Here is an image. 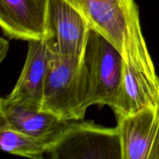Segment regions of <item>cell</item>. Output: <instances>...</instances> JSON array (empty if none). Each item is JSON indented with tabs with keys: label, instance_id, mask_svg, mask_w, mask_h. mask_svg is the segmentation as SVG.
<instances>
[{
	"label": "cell",
	"instance_id": "cell-1",
	"mask_svg": "<svg viewBox=\"0 0 159 159\" xmlns=\"http://www.w3.org/2000/svg\"><path fill=\"white\" fill-rule=\"evenodd\" d=\"M91 29L110 40L140 80L159 95V78L146 44L134 0H66Z\"/></svg>",
	"mask_w": 159,
	"mask_h": 159
},
{
	"label": "cell",
	"instance_id": "cell-2",
	"mask_svg": "<svg viewBox=\"0 0 159 159\" xmlns=\"http://www.w3.org/2000/svg\"><path fill=\"white\" fill-rule=\"evenodd\" d=\"M89 107V78L83 57L51 52L40 110L64 120L75 121L84 119Z\"/></svg>",
	"mask_w": 159,
	"mask_h": 159
},
{
	"label": "cell",
	"instance_id": "cell-3",
	"mask_svg": "<svg viewBox=\"0 0 159 159\" xmlns=\"http://www.w3.org/2000/svg\"><path fill=\"white\" fill-rule=\"evenodd\" d=\"M83 58L88 73L90 106L110 107L122 81L125 65L122 54L105 37L91 29Z\"/></svg>",
	"mask_w": 159,
	"mask_h": 159
},
{
	"label": "cell",
	"instance_id": "cell-4",
	"mask_svg": "<svg viewBox=\"0 0 159 159\" xmlns=\"http://www.w3.org/2000/svg\"><path fill=\"white\" fill-rule=\"evenodd\" d=\"M48 154L54 159H123L117 127L71 122Z\"/></svg>",
	"mask_w": 159,
	"mask_h": 159
},
{
	"label": "cell",
	"instance_id": "cell-5",
	"mask_svg": "<svg viewBox=\"0 0 159 159\" xmlns=\"http://www.w3.org/2000/svg\"><path fill=\"white\" fill-rule=\"evenodd\" d=\"M90 30L83 16L71 3L50 0L45 41L51 52L84 57Z\"/></svg>",
	"mask_w": 159,
	"mask_h": 159
},
{
	"label": "cell",
	"instance_id": "cell-6",
	"mask_svg": "<svg viewBox=\"0 0 159 159\" xmlns=\"http://www.w3.org/2000/svg\"><path fill=\"white\" fill-rule=\"evenodd\" d=\"M50 0H0V26L11 39L45 40Z\"/></svg>",
	"mask_w": 159,
	"mask_h": 159
},
{
	"label": "cell",
	"instance_id": "cell-7",
	"mask_svg": "<svg viewBox=\"0 0 159 159\" xmlns=\"http://www.w3.org/2000/svg\"><path fill=\"white\" fill-rule=\"evenodd\" d=\"M123 159H159V105L117 120Z\"/></svg>",
	"mask_w": 159,
	"mask_h": 159
},
{
	"label": "cell",
	"instance_id": "cell-8",
	"mask_svg": "<svg viewBox=\"0 0 159 159\" xmlns=\"http://www.w3.org/2000/svg\"><path fill=\"white\" fill-rule=\"evenodd\" d=\"M52 113L11 103L4 97L0 100V130L20 132L53 144L68 126Z\"/></svg>",
	"mask_w": 159,
	"mask_h": 159
},
{
	"label": "cell",
	"instance_id": "cell-9",
	"mask_svg": "<svg viewBox=\"0 0 159 159\" xmlns=\"http://www.w3.org/2000/svg\"><path fill=\"white\" fill-rule=\"evenodd\" d=\"M50 54L45 40L28 42L27 55L21 74L12 92L4 97L6 101L40 110Z\"/></svg>",
	"mask_w": 159,
	"mask_h": 159
},
{
	"label": "cell",
	"instance_id": "cell-10",
	"mask_svg": "<svg viewBox=\"0 0 159 159\" xmlns=\"http://www.w3.org/2000/svg\"><path fill=\"white\" fill-rule=\"evenodd\" d=\"M158 105L159 95L140 80L131 67L125 62L119 90L110 107L116 119L127 117Z\"/></svg>",
	"mask_w": 159,
	"mask_h": 159
},
{
	"label": "cell",
	"instance_id": "cell-11",
	"mask_svg": "<svg viewBox=\"0 0 159 159\" xmlns=\"http://www.w3.org/2000/svg\"><path fill=\"white\" fill-rule=\"evenodd\" d=\"M0 148L11 155L42 159L51 144L43 140L12 130H0Z\"/></svg>",
	"mask_w": 159,
	"mask_h": 159
},
{
	"label": "cell",
	"instance_id": "cell-12",
	"mask_svg": "<svg viewBox=\"0 0 159 159\" xmlns=\"http://www.w3.org/2000/svg\"><path fill=\"white\" fill-rule=\"evenodd\" d=\"M9 50V43L6 40H5L4 37H2L1 41H0V56H1V61L4 60L5 57L6 56Z\"/></svg>",
	"mask_w": 159,
	"mask_h": 159
}]
</instances>
